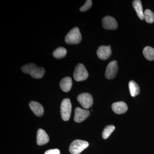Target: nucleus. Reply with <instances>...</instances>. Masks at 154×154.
<instances>
[{
    "instance_id": "23",
    "label": "nucleus",
    "mask_w": 154,
    "mask_h": 154,
    "mask_svg": "<svg viewBox=\"0 0 154 154\" xmlns=\"http://www.w3.org/2000/svg\"><path fill=\"white\" fill-rule=\"evenodd\" d=\"M45 154H60V152L58 149H51L45 152Z\"/></svg>"
},
{
    "instance_id": "17",
    "label": "nucleus",
    "mask_w": 154,
    "mask_h": 154,
    "mask_svg": "<svg viewBox=\"0 0 154 154\" xmlns=\"http://www.w3.org/2000/svg\"><path fill=\"white\" fill-rule=\"evenodd\" d=\"M67 51L65 48L59 47L53 53V55L55 58L60 59L64 57L66 55Z\"/></svg>"
},
{
    "instance_id": "8",
    "label": "nucleus",
    "mask_w": 154,
    "mask_h": 154,
    "mask_svg": "<svg viewBox=\"0 0 154 154\" xmlns=\"http://www.w3.org/2000/svg\"><path fill=\"white\" fill-rule=\"evenodd\" d=\"M89 110L77 107L75 110L74 120L75 122L80 123L88 118L90 115Z\"/></svg>"
},
{
    "instance_id": "11",
    "label": "nucleus",
    "mask_w": 154,
    "mask_h": 154,
    "mask_svg": "<svg viewBox=\"0 0 154 154\" xmlns=\"http://www.w3.org/2000/svg\"><path fill=\"white\" fill-rule=\"evenodd\" d=\"M112 108L113 112L116 114H123L127 111L128 109L127 105L123 102H115L112 105Z\"/></svg>"
},
{
    "instance_id": "14",
    "label": "nucleus",
    "mask_w": 154,
    "mask_h": 154,
    "mask_svg": "<svg viewBox=\"0 0 154 154\" xmlns=\"http://www.w3.org/2000/svg\"><path fill=\"white\" fill-rule=\"evenodd\" d=\"M132 5L135 11L136 12L138 17L141 20H143L144 12L141 1L140 0H134L133 2Z\"/></svg>"
},
{
    "instance_id": "3",
    "label": "nucleus",
    "mask_w": 154,
    "mask_h": 154,
    "mask_svg": "<svg viewBox=\"0 0 154 154\" xmlns=\"http://www.w3.org/2000/svg\"><path fill=\"white\" fill-rule=\"evenodd\" d=\"M72 112V104L70 100L68 98L64 99L60 106V113L62 119L65 121L69 120Z\"/></svg>"
},
{
    "instance_id": "22",
    "label": "nucleus",
    "mask_w": 154,
    "mask_h": 154,
    "mask_svg": "<svg viewBox=\"0 0 154 154\" xmlns=\"http://www.w3.org/2000/svg\"><path fill=\"white\" fill-rule=\"evenodd\" d=\"M92 6V1L91 0H88L86 1L85 4L80 8V11L81 12H85L91 8Z\"/></svg>"
},
{
    "instance_id": "4",
    "label": "nucleus",
    "mask_w": 154,
    "mask_h": 154,
    "mask_svg": "<svg viewBox=\"0 0 154 154\" xmlns=\"http://www.w3.org/2000/svg\"><path fill=\"white\" fill-rule=\"evenodd\" d=\"M88 72L85 67L82 63H79L75 67L73 76L77 82L85 81L88 79Z\"/></svg>"
},
{
    "instance_id": "1",
    "label": "nucleus",
    "mask_w": 154,
    "mask_h": 154,
    "mask_svg": "<svg viewBox=\"0 0 154 154\" xmlns=\"http://www.w3.org/2000/svg\"><path fill=\"white\" fill-rule=\"evenodd\" d=\"M82 39V35L79 29L75 27L69 31L65 37V42L68 44H77L79 43Z\"/></svg>"
},
{
    "instance_id": "7",
    "label": "nucleus",
    "mask_w": 154,
    "mask_h": 154,
    "mask_svg": "<svg viewBox=\"0 0 154 154\" xmlns=\"http://www.w3.org/2000/svg\"><path fill=\"white\" fill-rule=\"evenodd\" d=\"M102 26L107 30H114L118 27L117 21L113 17L107 16L102 19Z\"/></svg>"
},
{
    "instance_id": "9",
    "label": "nucleus",
    "mask_w": 154,
    "mask_h": 154,
    "mask_svg": "<svg viewBox=\"0 0 154 154\" xmlns=\"http://www.w3.org/2000/svg\"><path fill=\"white\" fill-rule=\"evenodd\" d=\"M112 53L111 47L109 46H100L97 51V55L98 57L101 60H105L110 57Z\"/></svg>"
},
{
    "instance_id": "13",
    "label": "nucleus",
    "mask_w": 154,
    "mask_h": 154,
    "mask_svg": "<svg viewBox=\"0 0 154 154\" xmlns=\"http://www.w3.org/2000/svg\"><path fill=\"white\" fill-rule=\"evenodd\" d=\"M72 85V79L69 77H65L61 80L60 83V86L61 89L65 92H68L70 91Z\"/></svg>"
},
{
    "instance_id": "18",
    "label": "nucleus",
    "mask_w": 154,
    "mask_h": 154,
    "mask_svg": "<svg viewBox=\"0 0 154 154\" xmlns=\"http://www.w3.org/2000/svg\"><path fill=\"white\" fill-rule=\"evenodd\" d=\"M45 69L42 67H37L31 74L30 75L35 79H41L44 75Z\"/></svg>"
},
{
    "instance_id": "16",
    "label": "nucleus",
    "mask_w": 154,
    "mask_h": 154,
    "mask_svg": "<svg viewBox=\"0 0 154 154\" xmlns=\"http://www.w3.org/2000/svg\"><path fill=\"white\" fill-rule=\"evenodd\" d=\"M143 54L148 60H154V49L150 46H146L143 50Z\"/></svg>"
},
{
    "instance_id": "12",
    "label": "nucleus",
    "mask_w": 154,
    "mask_h": 154,
    "mask_svg": "<svg viewBox=\"0 0 154 154\" xmlns=\"http://www.w3.org/2000/svg\"><path fill=\"white\" fill-rule=\"evenodd\" d=\"M29 106L35 115L41 116L44 113V108L42 105L38 102L31 101L29 103Z\"/></svg>"
},
{
    "instance_id": "20",
    "label": "nucleus",
    "mask_w": 154,
    "mask_h": 154,
    "mask_svg": "<svg viewBox=\"0 0 154 154\" xmlns=\"http://www.w3.org/2000/svg\"><path fill=\"white\" fill-rule=\"evenodd\" d=\"M144 19L149 23H152L154 22V14L152 11L149 9H146L144 12Z\"/></svg>"
},
{
    "instance_id": "6",
    "label": "nucleus",
    "mask_w": 154,
    "mask_h": 154,
    "mask_svg": "<svg viewBox=\"0 0 154 154\" xmlns=\"http://www.w3.org/2000/svg\"><path fill=\"white\" fill-rule=\"evenodd\" d=\"M118 65L116 61L110 62L107 66L105 71V75L107 79H111L115 78L118 71Z\"/></svg>"
},
{
    "instance_id": "2",
    "label": "nucleus",
    "mask_w": 154,
    "mask_h": 154,
    "mask_svg": "<svg viewBox=\"0 0 154 154\" xmlns=\"http://www.w3.org/2000/svg\"><path fill=\"white\" fill-rule=\"evenodd\" d=\"M89 145L86 141L76 140L71 144L69 151L72 154H79L88 148Z\"/></svg>"
},
{
    "instance_id": "19",
    "label": "nucleus",
    "mask_w": 154,
    "mask_h": 154,
    "mask_svg": "<svg viewBox=\"0 0 154 154\" xmlns=\"http://www.w3.org/2000/svg\"><path fill=\"white\" fill-rule=\"evenodd\" d=\"M37 67L36 65L33 63L27 64L21 67V70L23 72L27 74H30Z\"/></svg>"
},
{
    "instance_id": "15",
    "label": "nucleus",
    "mask_w": 154,
    "mask_h": 154,
    "mask_svg": "<svg viewBox=\"0 0 154 154\" xmlns=\"http://www.w3.org/2000/svg\"><path fill=\"white\" fill-rule=\"evenodd\" d=\"M128 87L131 95L132 97H135L140 94V89L139 86L134 81H130L128 84Z\"/></svg>"
},
{
    "instance_id": "5",
    "label": "nucleus",
    "mask_w": 154,
    "mask_h": 154,
    "mask_svg": "<svg viewBox=\"0 0 154 154\" xmlns=\"http://www.w3.org/2000/svg\"><path fill=\"white\" fill-rule=\"evenodd\" d=\"M77 100L84 108L89 109L93 105V98L88 93L80 94L77 97Z\"/></svg>"
},
{
    "instance_id": "10",
    "label": "nucleus",
    "mask_w": 154,
    "mask_h": 154,
    "mask_svg": "<svg viewBox=\"0 0 154 154\" xmlns=\"http://www.w3.org/2000/svg\"><path fill=\"white\" fill-rule=\"evenodd\" d=\"M49 138L48 135L44 130L39 128L37 131L36 142L37 144L42 146L47 143L49 142Z\"/></svg>"
},
{
    "instance_id": "21",
    "label": "nucleus",
    "mask_w": 154,
    "mask_h": 154,
    "mask_svg": "<svg viewBox=\"0 0 154 154\" xmlns=\"http://www.w3.org/2000/svg\"><path fill=\"white\" fill-rule=\"evenodd\" d=\"M115 129V126L113 125H107L104 128L102 132V137L104 139H107L110 136V135Z\"/></svg>"
}]
</instances>
